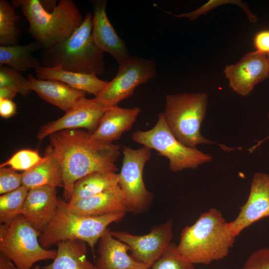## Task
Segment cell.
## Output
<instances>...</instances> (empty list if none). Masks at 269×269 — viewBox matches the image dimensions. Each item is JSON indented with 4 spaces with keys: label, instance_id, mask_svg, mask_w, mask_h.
Listing matches in <instances>:
<instances>
[{
    "label": "cell",
    "instance_id": "cell-21",
    "mask_svg": "<svg viewBox=\"0 0 269 269\" xmlns=\"http://www.w3.org/2000/svg\"><path fill=\"white\" fill-rule=\"evenodd\" d=\"M21 174L22 185L29 190L44 185L64 187L62 168L50 144L47 146L41 162Z\"/></svg>",
    "mask_w": 269,
    "mask_h": 269
},
{
    "label": "cell",
    "instance_id": "cell-3",
    "mask_svg": "<svg viewBox=\"0 0 269 269\" xmlns=\"http://www.w3.org/2000/svg\"><path fill=\"white\" fill-rule=\"evenodd\" d=\"M39 0H13L29 23L28 32L46 50L68 38L81 25L83 18L72 0H60L50 12Z\"/></svg>",
    "mask_w": 269,
    "mask_h": 269
},
{
    "label": "cell",
    "instance_id": "cell-5",
    "mask_svg": "<svg viewBox=\"0 0 269 269\" xmlns=\"http://www.w3.org/2000/svg\"><path fill=\"white\" fill-rule=\"evenodd\" d=\"M125 213L111 214L102 216H87L73 212L65 200L58 198L56 212L39 241L41 246L47 249L61 241L81 240L92 248L108 228L121 221Z\"/></svg>",
    "mask_w": 269,
    "mask_h": 269
},
{
    "label": "cell",
    "instance_id": "cell-10",
    "mask_svg": "<svg viewBox=\"0 0 269 269\" xmlns=\"http://www.w3.org/2000/svg\"><path fill=\"white\" fill-rule=\"evenodd\" d=\"M118 64L115 77L95 97L107 109L118 106L132 96L137 87L157 75L156 64L151 60L130 56Z\"/></svg>",
    "mask_w": 269,
    "mask_h": 269
},
{
    "label": "cell",
    "instance_id": "cell-8",
    "mask_svg": "<svg viewBox=\"0 0 269 269\" xmlns=\"http://www.w3.org/2000/svg\"><path fill=\"white\" fill-rule=\"evenodd\" d=\"M40 233L22 215L9 225L0 224V252L17 269H31L37 262L54 260L57 250H47L39 243Z\"/></svg>",
    "mask_w": 269,
    "mask_h": 269
},
{
    "label": "cell",
    "instance_id": "cell-40",
    "mask_svg": "<svg viewBox=\"0 0 269 269\" xmlns=\"http://www.w3.org/2000/svg\"><path fill=\"white\" fill-rule=\"evenodd\" d=\"M267 57H268V63H269V55H268L267 56Z\"/></svg>",
    "mask_w": 269,
    "mask_h": 269
},
{
    "label": "cell",
    "instance_id": "cell-15",
    "mask_svg": "<svg viewBox=\"0 0 269 269\" xmlns=\"http://www.w3.org/2000/svg\"><path fill=\"white\" fill-rule=\"evenodd\" d=\"M56 188L48 185L29 190L21 215L40 234L54 217L58 198Z\"/></svg>",
    "mask_w": 269,
    "mask_h": 269
},
{
    "label": "cell",
    "instance_id": "cell-28",
    "mask_svg": "<svg viewBox=\"0 0 269 269\" xmlns=\"http://www.w3.org/2000/svg\"><path fill=\"white\" fill-rule=\"evenodd\" d=\"M227 4H233L239 6L245 12L251 22L255 23L257 21V16L250 10L247 4L242 1L238 0H210L195 10L179 14H173L170 12L164 11L163 9L162 10L165 13L172 15L177 18L185 17L190 20H194L198 18L200 16L206 14L212 9L220 5Z\"/></svg>",
    "mask_w": 269,
    "mask_h": 269
},
{
    "label": "cell",
    "instance_id": "cell-7",
    "mask_svg": "<svg viewBox=\"0 0 269 269\" xmlns=\"http://www.w3.org/2000/svg\"><path fill=\"white\" fill-rule=\"evenodd\" d=\"M132 137L135 142L153 149L159 155L167 158L169 169L174 172L196 169L213 159L211 155L179 141L167 127L163 113L159 114L158 120L152 129L134 132Z\"/></svg>",
    "mask_w": 269,
    "mask_h": 269
},
{
    "label": "cell",
    "instance_id": "cell-35",
    "mask_svg": "<svg viewBox=\"0 0 269 269\" xmlns=\"http://www.w3.org/2000/svg\"><path fill=\"white\" fill-rule=\"evenodd\" d=\"M16 113V105L12 100L0 99V116L4 119L13 117Z\"/></svg>",
    "mask_w": 269,
    "mask_h": 269
},
{
    "label": "cell",
    "instance_id": "cell-4",
    "mask_svg": "<svg viewBox=\"0 0 269 269\" xmlns=\"http://www.w3.org/2000/svg\"><path fill=\"white\" fill-rule=\"evenodd\" d=\"M93 14L87 12L81 25L67 39L41 53L42 66H60L65 70L101 75L105 71L104 52L95 44L92 36Z\"/></svg>",
    "mask_w": 269,
    "mask_h": 269
},
{
    "label": "cell",
    "instance_id": "cell-1",
    "mask_svg": "<svg viewBox=\"0 0 269 269\" xmlns=\"http://www.w3.org/2000/svg\"><path fill=\"white\" fill-rule=\"evenodd\" d=\"M60 164L64 183V196L69 202L75 182L95 172H115L120 148L113 142L94 138L81 129L60 131L49 135Z\"/></svg>",
    "mask_w": 269,
    "mask_h": 269
},
{
    "label": "cell",
    "instance_id": "cell-17",
    "mask_svg": "<svg viewBox=\"0 0 269 269\" xmlns=\"http://www.w3.org/2000/svg\"><path fill=\"white\" fill-rule=\"evenodd\" d=\"M96 269H149L128 254L129 247L114 237L107 228L98 241Z\"/></svg>",
    "mask_w": 269,
    "mask_h": 269
},
{
    "label": "cell",
    "instance_id": "cell-22",
    "mask_svg": "<svg viewBox=\"0 0 269 269\" xmlns=\"http://www.w3.org/2000/svg\"><path fill=\"white\" fill-rule=\"evenodd\" d=\"M35 72L37 78L54 80L64 83L77 90L97 96L108 85L109 81L99 79L95 74H87L65 70L59 66H40Z\"/></svg>",
    "mask_w": 269,
    "mask_h": 269
},
{
    "label": "cell",
    "instance_id": "cell-9",
    "mask_svg": "<svg viewBox=\"0 0 269 269\" xmlns=\"http://www.w3.org/2000/svg\"><path fill=\"white\" fill-rule=\"evenodd\" d=\"M150 148L143 146L134 149L124 146L122 166L119 173V185L125 197L130 212L138 214L146 211L153 199L152 194L145 187L143 168L150 159Z\"/></svg>",
    "mask_w": 269,
    "mask_h": 269
},
{
    "label": "cell",
    "instance_id": "cell-39",
    "mask_svg": "<svg viewBox=\"0 0 269 269\" xmlns=\"http://www.w3.org/2000/svg\"><path fill=\"white\" fill-rule=\"evenodd\" d=\"M41 267H40L39 265H36L35 266L33 269H41ZM14 269H17L16 267H15Z\"/></svg>",
    "mask_w": 269,
    "mask_h": 269
},
{
    "label": "cell",
    "instance_id": "cell-36",
    "mask_svg": "<svg viewBox=\"0 0 269 269\" xmlns=\"http://www.w3.org/2000/svg\"><path fill=\"white\" fill-rule=\"evenodd\" d=\"M18 93L16 89L12 87L5 86L0 88V99L12 100Z\"/></svg>",
    "mask_w": 269,
    "mask_h": 269
},
{
    "label": "cell",
    "instance_id": "cell-12",
    "mask_svg": "<svg viewBox=\"0 0 269 269\" xmlns=\"http://www.w3.org/2000/svg\"><path fill=\"white\" fill-rule=\"evenodd\" d=\"M107 109L96 97L91 99L83 98L66 112L64 116L42 126L36 138L42 140L45 137L60 131L81 128L93 134L97 129Z\"/></svg>",
    "mask_w": 269,
    "mask_h": 269
},
{
    "label": "cell",
    "instance_id": "cell-30",
    "mask_svg": "<svg viewBox=\"0 0 269 269\" xmlns=\"http://www.w3.org/2000/svg\"><path fill=\"white\" fill-rule=\"evenodd\" d=\"M12 87L18 93L26 96L32 91L29 82L20 72L6 65H0V88Z\"/></svg>",
    "mask_w": 269,
    "mask_h": 269
},
{
    "label": "cell",
    "instance_id": "cell-16",
    "mask_svg": "<svg viewBox=\"0 0 269 269\" xmlns=\"http://www.w3.org/2000/svg\"><path fill=\"white\" fill-rule=\"evenodd\" d=\"M93 9L92 36L96 46L111 55L119 63L130 56L125 43L111 23L106 9L107 0H91Z\"/></svg>",
    "mask_w": 269,
    "mask_h": 269
},
{
    "label": "cell",
    "instance_id": "cell-14",
    "mask_svg": "<svg viewBox=\"0 0 269 269\" xmlns=\"http://www.w3.org/2000/svg\"><path fill=\"white\" fill-rule=\"evenodd\" d=\"M269 217V174H254L248 199L241 207L237 216L228 222L232 234L237 237L257 221Z\"/></svg>",
    "mask_w": 269,
    "mask_h": 269
},
{
    "label": "cell",
    "instance_id": "cell-34",
    "mask_svg": "<svg viewBox=\"0 0 269 269\" xmlns=\"http://www.w3.org/2000/svg\"><path fill=\"white\" fill-rule=\"evenodd\" d=\"M253 43L256 51L269 55V30H261L255 35Z\"/></svg>",
    "mask_w": 269,
    "mask_h": 269
},
{
    "label": "cell",
    "instance_id": "cell-23",
    "mask_svg": "<svg viewBox=\"0 0 269 269\" xmlns=\"http://www.w3.org/2000/svg\"><path fill=\"white\" fill-rule=\"evenodd\" d=\"M53 262L41 269H96L87 258V243L78 240L61 241Z\"/></svg>",
    "mask_w": 269,
    "mask_h": 269
},
{
    "label": "cell",
    "instance_id": "cell-11",
    "mask_svg": "<svg viewBox=\"0 0 269 269\" xmlns=\"http://www.w3.org/2000/svg\"><path fill=\"white\" fill-rule=\"evenodd\" d=\"M173 221L169 219L153 226L144 235H134L126 231H111L112 236L126 244L131 257L149 269L165 252L173 238Z\"/></svg>",
    "mask_w": 269,
    "mask_h": 269
},
{
    "label": "cell",
    "instance_id": "cell-33",
    "mask_svg": "<svg viewBox=\"0 0 269 269\" xmlns=\"http://www.w3.org/2000/svg\"><path fill=\"white\" fill-rule=\"evenodd\" d=\"M239 269H269V247L254 251Z\"/></svg>",
    "mask_w": 269,
    "mask_h": 269
},
{
    "label": "cell",
    "instance_id": "cell-24",
    "mask_svg": "<svg viewBox=\"0 0 269 269\" xmlns=\"http://www.w3.org/2000/svg\"><path fill=\"white\" fill-rule=\"evenodd\" d=\"M41 49V45L36 41L24 45H0V65L9 66L20 72L31 68L35 70L42 65L41 60L34 57L32 53Z\"/></svg>",
    "mask_w": 269,
    "mask_h": 269
},
{
    "label": "cell",
    "instance_id": "cell-19",
    "mask_svg": "<svg viewBox=\"0 0 269 269\" xmlns=\"http://www.w3.org/2000/svg\"><path fill=\"white\" fill-rule=\"evenodd\" d=\"M27 79L31 90L41 99L65 112L85 97L86 92L58 81L41 80L32 74L28 75Z\"/></svg>",
    "mask_w": 269,
    "mask_h": 269
},
{
    "label": "cell",
    "instance_id": "cell-32",
    "mask_svg": "<svg viewBox=\"0 0 269 269\" xmlns=\"http://www.w3.org/2000/svg\"><path fill=\"white\" fill-rule=\"evenodd\" d=\"M22 186V174L14 170L5 167H0V194L14 191Z\"/></svg>",
    "mask_w": 269,
    "mask_h": 269
},
{
    "label": "cell",
    "instance_id": "cell-37",
    "mask_svg": "<svg viewBox=\"0 0 269 269\" xmlns=\"http://www.w3.org/2000/svg\"><path fill=\"white\" fill-rule=\"evenodd\" d=\"M12 261L2 253H0V269H14Z\"/></svg>",
    "mask_w": 269,
    "mask_h": 269
},
{
    "label": "cell",
    "instance_id": "cell-38",
    "mask_svg": "<svg viewBox=\"0 0 269 269\" xmlns=\"http://www.w3.org/2000/svg\"><path fill=\"white\" fill-rule=\"evenodd\" d=\"M268 117L269 118V114L268 115ZM268 139H269V135H268L267 137H265L264 138H263V139L258 141L257 143L255 145H253V146H252L248 149V151L250 153L253 152V151H255L256 149L258 148L263 142H264L266 140H268Z\"/></svg>",
    "mask_w": 269,
    "mask_h": 269
},
{
    "label": "cell",
    "instance_id": "cell-20",
    "mask_svg": "<svg viewBox=\"0 0 269 269\" xmlns=\"http://www.w3.org/2000/svg\"><path fill=\"white\" fill-rule=\"evenodd\" d=\"M141 110L138 107L123 108L113 106L104 113L92 137L98 140L112 142L129 131L136 121Z\"/></svg>",
    "mask_w": 269,
    "mask_h": 269
},
{
    "label": "cell",
    "instance_id": "cell-27",
    "mask_svg": "<svg viewBox=\"0 0 269 269\" xmlns=\"http://www.w3.org/2000/svg\"><path fill=\"white\" fill-rule=\"evenodd\" d=\"M29 189L22 185L0 196V223L9 225L21 215Z\"/></svg>",
    "mask_w": 269,
    "mask_h": 269
},
{
    "label": "cell",
    "instance_id": "cell-25",
    "mask_svg": "<svg viewBox=\"0 0 269 269\" xmlns=\"http://www.w3.org/2000/svg\"><path fill=\"white\" fill-rule=\"evenodd\" d=\"M119 185V173L115 172H95L78 180L75 183L68 203H73Z\"/></svg>",
    "mask_w": 269,
    "mask_h": 269
},
{
    "label": "cell",
    "instance_id": "cell-6",
    "mask_svg": "<svg viewBox=\"0 0 269 269\" xmlns=\"http://www.w3.org/2000/svg\"><path fill=\"white\" fill-rule=\"evenodd\" d=\"M208 95L203 92L167 95L163 113L167 127L181 143L196 147L215 143L200 132L207 108Z\"/></svg>",
    "mask_w": 269,
    "mask_h": 269
},
{
    "label": "cell",
    "instance_id": "cell-29",
    "mask_svg": "<svg viewBox=\"0 0 269 269\" xmlns=\"http://www.w3.org/2000/svg\"><path fill=\"white\" fill-rule=\"evenodd\" d=\"M151 269H196L178 251L177 245L171 243L165 252L151 266Z\"/></svg>",
    "mask_w": 269,
    "mask_h": 269
},
{
    "label": "cell",
    "instance_id": "cell-18",
    "mask_svg": "<svg viewBox=\"0 0 269 269\" xmlns=\"http://www.w3.org/2000/svg\"><path fill=\"white\" fill-rule=\"evenodd\" d=\"M68 203L73 212L87 216L98 217L130 212L119 185L74 203Z\"/></svg>",
    "mask_w": 269,
    "mask_h": 269
},
{
    "label": "cell",
    "instance_id": "cell-31",
    "mask_svg": "<svg viewBox=\"0 0 269 269\" xmlns=\"http://www.w3.org/2000/svg\"><path fill=\"white\" fill-rule=\"evenodd\" d=\"M43 157L31 149H21L15 153L8 160L2 163L0 167L9 165L16 170L27 171L41 162Z\"/></svg>",
    "mask_w": 269,
    "mask_h": 269
},
{
    "label": "cell",
    "instance_id": "cell-13",
    "mask_svg": "<svg viewBox=\"0 0 269 269\" xmlns=\"http://www.w3.org/2000/svg\"><path fill=\"white\" fill-rule=\"evenodd\" d=\"M223 72L230 88L238 95L246 97L257 85L269 78L268 57L256 50L249 52L235 64L226 65Z\"/></svg>",
    "mask_w": 269,
    "mask_h": 269
},
{
    "label": "cell",
    "instance_id": "cell-26",
    "mask_svg": "<svg viewBox=\"0 0 269 269\" xmlns=\"http://www.w3.org/2000/svg\"><path fill=\"white\" fill-rule=\"evenodd\" d=\"M7 0H0V45L18 44L20 30L17 28L19 16Z\"/></svg>",
    "mask_w": 269,
    "mask_h": 269
},
{
    "label": "cell",
    "instance_id": "cell-2",
    "mask_svg": "<svg viewBox=\"0 0 269 269\" xmlns=\"http://www.w3.org/2000/svg\"><path fill=\"white\" fill-rule=\"evenodd\" d=\"M236 238L221 211L212 208L183 229L177 248L193 264L208 265L228 256Z\"/></svg>",
    "mask_w": 269,
    "mask_h": 269
}]
</instances>
